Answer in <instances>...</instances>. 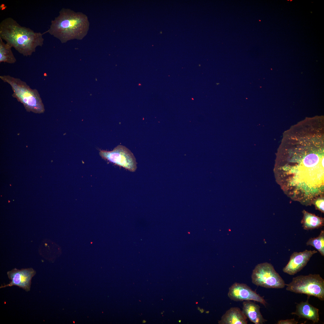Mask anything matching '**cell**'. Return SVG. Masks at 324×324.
Wrapping results in <instances>:
<instances>
[{
    "label": "cell",
    "instance_id": "obj_8",
    "mask_svg": "<svg viewBox=\"0 0 324 324\" xmlns=\"http://www.w3.org/2000/svg\"><path fill=\"white\" fill-rule=\"evenodd\" d=\"M36 274V271L32 268L21 269L14 268L7 272L8 278L11 280L9 283L2 285L0 288L16 286L28 292L30 290L32 279Z\"/></svg>",
    "mask_w": 324,
    "mask_h": 324
},
{
    "label": "cell",
    "instance_id": "obj_10",
    "mask_svg": "<svg viewBox=\"0 0 324 324\" xmlns=\"http://www.w3.org/2000/svg\"><path fill=\"white\" fill-rule=\"evenodd\" d=\"M317 251L315 250H305L302 252H294L289 260L283 268L285 273L293 275L301 271L307 264L313 255Z\"/></svg>",
    "mask_w": 324,
    "mask_h": 324
},
{
    "label": "cell",
    "instance_id": "obj_5",
    "mask_svg": "<svg viewBox=\"0 0 324 324\" xmlns=\"http://www.w3.org/2000/svg\"><path fill=\"white\" fill-rule=\"evenodd\" d=\"M286 290L297 294H303L324 300V280L318 274L300 275L292 278L286 284Z\"/></svg>",
    "mask_w": 324,
    "mask_h": 324
},
{
    "label": "cell",
    "instance_id": "obj_20",
    "mask_svg": "<svg viewBox=\"0 0 324 324\" xmlns=\"http://www.w3.org/2000/svg\"><path fill=\"white\" fill-rule=\"evenodd\" d=\"M198 310H199L200 309V308L199 307H198Z\"/></svg>",
    "mask_w": 324,
    "mask_h": 324
},
{
    "label": "cell",
    "instance_id": "obj_7",
    "mask_svg": "<svg viewBox=\"0 0 324 324\" xmlns=\"http://www.w3.org/2000/svg\"><path fill=\"white\" fill-rule=\"evenodd\" d=\"M102 158L131 172L137 168L136 159L131 151L125 146L119 145L111 151L100 150Z\"/></svg>",
    "mask_w": 324,
    "mask_h": 324
},
{
    "label": "cell",
    "instance_id": "obj_2",
    "mask_svg": "<svg viewBox=\"0 0 324 324\" xmlns=\"http://www.w3.org/2000/svg\"><path fill=\"white\" fill-rule=\"evenodd\" d=\"M44 34L21 26L10 17L0 23V38L24 56H31L37 47L43 46Z\"/></svg>",
    "mask_w": 324,
    "mask_h": 324
},
{
    "label": "cell",
    "instance_id": "obj_15",
    "mask_svg": "<svg viewBox=\"0 0 324 324\" xmlns=\"http://www.w3.org/2000/svg\"><path fill=\"white\" fill-rule=\"evenodd\" d=\"M12 47L8 43L5 44L0 38V63L6 62L14 64L16 61L11 50Z\"/></svg>",
    "mask_w": 324,
    "mask_h": 324
},
{
    "label": "cell",
    "instance_id": "obj_12",
    "mask_svg": "<svg viewBox=\"0 0 324 324\" xmlns=\"http://www.w3.org/2000/svg\"><path fill=\"white\" fill-rule=\"evenodd\" d=\"M242 311L247 318L255 324H263L267 321L262 315L260 306L250 300L243 302Z\"/></svg>",
    "mask_w": 324,
    "mask_h": 324
},
{
    "label": "cell",
    "instance_id": "obj_19",
    "mask_svg": "<svg viewBox=\"0 0 324 324\" xmlns=\"http://www.w3.org/2000/svg\"><path fill=\"white\" fill-rule=\"evenodd\" d=\"M199 310H200V312L201 313H202L204 312V310L202 309H200Z\"/></svg>",
    "mask_w": 324,
    "mask_h": 324
},
{
    "label": "cell",
    "instance_id": "obj_14",
    "mask_svg": "<svg viewBox=\"0 0 324 324\" xmlns=\"http://www.w3.org/2000/svg\"><path fill=\"white\" fill-rule=\"evenodd\" d=\"M303 217L301 221L302 227L306 230L318 229L324 226V218L309 213L305 210L302 212Z\"/></svg>",
    "mask_w": 324,
    "mask_h": 324
},
{
    "label": "cell",
    "instance_id": "obj_21",
    "mask_svg": "<svg viewBox=\"0 0 324 324\" xmlns=\"http://www.w3.org/2000/svg\"><path fill=\"white\" fill-rule=\"evenodd\" d=\"M178 322H181V320H179L178 321Z\"/></svg>",
    "mask_w": 324,
    "mask_h": 324
},
{
    "label": "cell",
    "instance_id": "obj_3",
    "mask_svg": "<svg viewBox=\"0 0 324 324\" xmlns=\"http://www.w3.org/2000/svg\"><path fill=\"white\" fill-rule=\"evenodd\" d=\"M90 24L87 16L68 8L61 9L59 15L51 20L49 33L63 44L72 40H81L87 34Z\"/></svg>",
    "mask_w": 324,
    "mask_h": 324
},
{
    "label": "cell",
    "instance_id": "obj_17",
    "mask_svg": "<svg viewBox=\"0 0 324 324\" xmlns=\"http://www.w3.org/2000/svg\"><path fill=\"white\" fill-rule=\"evenodd\" d=\"M313 204L314 205L316 209L318 210L322 213L324 212V196H321L316 199L314 202Z\"/></svg>",
    "mask_w": 324,
    "mask_h": 324
},
{
    "label": "cell",
    "instance_id": "obj_4",
    "mask_svg": "<svg viewBox=\"0 0 324 324\" xmlns=\"http://www.w3.org/2000/svg\"><path fill=\"white\" fill-rule=\"evenodd\" d=\"M0 78L10 85L13 92L12 96L23 104L27 111L38 114L44 112V106L38 90L32 89L19 78L9 75L1 76Z\"/></svg>",
    "mask_w": 324,
    "mask_h": 324
},
{
    "label": "cell",
    "instance_id": "obj_1",
    "mask_svg": "<svg viewBox=\"0 0 324 324\" xmlns=\"http://www.w3.org/2000/svg\"><path fill=\"white\" fill-rule=\"evenodd\" d=\"M324 170L323 152H295L278 158L274 175L285 194L308 206L323 196Z\"/></svg>",
    "mask_w": 324,
    "mask_h": 324
},
{
    "label": "cell",
    "instance_id": "obj_6",
    "mask_svg": "<svg viewBox=\"0 0 324 324\" xmlns=\"http://www.w3.org/2000/svg\"><path fill=\"white\" fill-rule=\"evenodd\" d=\"M251 278L254 284L266 288L282 289L286 285L273 266L268 262L257 264L253 270Z\"/></svg>",
    "mask_w": 324,
    "mask_h": 324
},
{
    "label": "cell",
    "instance_id": "obj_9",
    "mask_svg": "<svg viewBox=\"0 0 324 324\" xmlns=\"http://www.w3.org/2000/svg\"><path fill=\"white\" fill-rule=\"evenodd\" d=\"M228 296L236 302L250 300L256 301L266 306L263 298L253 290L246 284L235 282L229 288Z\"/></svg>",
    "mask_w": 324,
    "mask_h": 324
},
{
    "label": "cell",
    "instance_id": "obj_13",
    "mask_svg": "<svg viewBox=\"0 0 324 324\" xmlns=\"http://www.w3.org/2000/svg\"><path fill=\"white\" fill-rule=\"evenodd\" d=\"M247 318L239 308L232 307L226 311L218 323L220 324H247Z\"/></svg>",
    "mask_w": 324,
    "mask_h": 324
},
{
    "label": "cell",
    "instance_id": "obj_18",
    "mask_svg": "<svg viewBox=\"0 0 324 324\" xmlns=\"http://www.w3.org/2000/svg\"><path fill=\"white\" fill-rule=\"evenodd\" d=\"M298 322L296 321L294 318L286 320H281L278 321L277 324H297Z\"/></svg>",
    "mask_w": 324,
    "mask_h": 324
},
{
    "label": "cell",
    "instance_id": "obj_11",
    "mask_svg": "<svg viewBox=\"0 0 324 324\" xmlns=\"http://www.w3.org/2000/svg\"><path fill=\"white\" fill-rule=\"evenodd\" d=\"M319 310L309 303L308 299L305 302H302L296 306L295 311L291 314L297 316L300 318L306 319L312 321L314 323L319 321Z\"/></svg>",
    "mask_w": 324,
    "mask_h": 324
},
{
    "label": "cell",
    "instance_id": "obj_16",
    "mask_svg": "<svg viewBox=\"0 0 324 324\" xmlns=\"http://www.w3.org/2000/svg\"><path fill=\"white\" fill-rule=\"evenodd\" d=\"M307 246H311L315 248L322 256H324V230H322L319 236L310 238L306 243Z\"/></svg>",
    "mask_w": 324,
    "mask_h": 324
}]
</instances>
